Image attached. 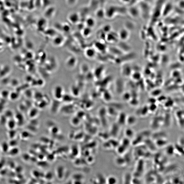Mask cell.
<instances>
[{"mask_svg": "<svg viewBox=\"0 0 184 184\" xmlns=\"http://www.w3.org/2000/svg\"><path fill=\"white\" fill-rule=\"evenodd\" d=\"M170 119V116L168 115L166 116V117L163 118V124L166 126H169L171 122Z\"/></svg>", "mask_w": 184, "mask_h": 184, "instance_id": "36", "label": "cell"}, {"mask_svg": "<svg viewBox=\"0 0 184 184\" xmlns=\"http://www.w3.org/2000/svg\"><path fill=\"white\" fill-rule=\"evenodd\" d=\"M144 163L143 160L140 159L136 167L134 173V177H139L141 176L144 171Z\"/></svg>", "mask_w": 184, "mask_h": 184, "instance_id": "1", "label": "cell"}, {"mask_svg": "<svg viewBox=\"0 0 184 184\" xmlns=\"http://www.w3.org/2000/svg\"><path fill=\"white\" fill-rule=\"evenodd\" d=\"M127 116L125 113L122 112L118 115L117 119V123L120 126H123L126 124Z\"/></svg>", "mask_w": 184, "mask_h": 184, "instance_id": "5", "label": "cell"}, {"mask_svg": "<svg viewBox=\"0 0 184 184\" xmlns=\"http://www.w3.org/2000/svg\"><path fill=\"white\" fill-rule=\"evenodd\" d=\"M15 172L17 173V174H21L23 171V168L21 166H15Z\"/></svg>", "mask_w": 184, "mask_h": 184, "instance_id": "40", "label": "cell"}, {"mask_svg": "<svg viewBox=\"0 0 184 184\" xmlns=\"http://www.w3.org/2000/svg\"><path fill=\"white\" fill-rule=\"evenodd\" d=\"M184 138L183 137H181L179 139L178 142V144L179 145H180L182 146H184Z\"/></svg>", "mask_w": 184, "mask_h": 184, "instance_id": "49", "label": "cell"}, {"mask_svg": "<svg viewBox=\"0 0 184 184\" xmlns=\"http://www.w3.org/2000/svg\"><path fill=\"white\" fill-rule=\"evenodd\" d=\"M127 149V148H126V147L122 145L121 144H120L116 148L117 152L118 153L119 155H120L124 154Z\"/></svg>", "mask_w": 184, "mask_h": 184, "instance_id": "22", "label": "cell"}, {"mask_svg": "<svg viewBox=\"0 0 184 184\" xmlns=\"http://www.w3.org/2000/svg\"><path fill=\"white\" fill-rule=\"evenodd\" d=\"M32 175L34 179H37L40 176L41 174L37 170H33L32 172Z\"/></svg>", "mask_w": 184, "mask_h": 184, "instance_id": "38", "label": "cell"}, {"mask_svg": "<svg viewBox=\"0 0 184 184\" xmlns=\"http://www.w3.org/2000/svg\"><path fill=\"white\" fill-rule=\"evenodd\" d=\"M115 163L118 166L121 167H124L127 164L125 159L123 157H118L116 158Z\"/></svg>", "mask_w": 184, "mask_h": 184, "instance_id": "18", "label": "cell"}, {"mask_svg": "<svg viewBox=\"0 0 184 184\" xmlns=\"http://www.w3.org/2000/svg\"><path fill=\"white\" fill-rule=\"evenodd\" d=\"M33 136V134L28 130H25L21 132L20 134V138L24 141H27L32 139Z\"/></svg>", "mask_w": 184, "mask_h": 184, "instance_id": "7", "label": "cell"}, {"mask_svg": "<svg viewBox=\"0 0 184 184\" xmlns=\"http://www.w3.org/2000/svg\"><path fill=\"white\" fill-rule=\"evenodd\" d=\"M145 1V2H148L150 0H144Z\"/></svg>", "mask_w": 184, "mask_h": 184, "instance_id": "52", "label": "cell"}, {"mask_svg": "<svg viewBox=\"0 0 184 184\" xmlns=\"http://www.w3.org/2000/svg\"><path fill=\"white\" fill-rule=\"evenodd\" d=\"M161 93V91L160 90H156L153 91L152 93V94L154 96H157L159 95Z\"/></svg>", "mask_w": 184, "mask_h": 184, "instance_id": "50", "label": "cell"}, {"mask_svg": "<svg viewBox=\"0 0 184 184\" xmlns=\"http://www.w3.org/2000/svg\"><path fill=\"white\" fill-rule=\"evenodd\" d=\"M107 40L111 42H114L117 40V37L115 36L114 34H108V36L107 37Z\"/></svg>", "mask_w": 184, "mask_h": 184, "instance_id": "33", "label": "cell"}, {"mask_svg": "<svg viewBox=\"0 0 184 184\" xmlns=\"http://www.w3.org/2000/svg\"><path fill=\"white\" fill-rule=\"evenodd\" d=\"M157 109V106L154 103H152L151 105L148 107L149 111L154 112Z\"/></svg>", "mask_w": 184, "mask_h": 184, "instance_id": "41", "label": "cell"}, {"mask_svg": "<svg viewBox=\"0 0 184 184\" xmlns=\"http://www.w3.org/2000/svg\"><path fill=\"white\" fill-rule=\"evenodd\" d=\"M117 179L114 176H110L106 179V183L109 184H115L117 182Z\"/></svg>", "mask_w": 184, "mask_h": 184, "instance_id": "28", "label": "cell"}, {"mask_svg": "<svg viewBox=\"0 0 184 184\" xmlns=\"http://www.w3.org/2000/svg\"><path fill=\"white\" fill-rule=\"evenodd\" d=\"M128 12L129 15L134 18L138 17L140 13V10L136 7H131L128 10Z\"/></svg>", "mask_w": 184, "mask_h": 184, "instance_id": "12", "label": "cell"}, {"mask_svg": "<svg viewBox=\"0 0 184 184\" xmlns=\"http://www.w3.org/2000/svg\"><path fill=\"white\" fill-rule=\"evenodd\" d=\"M8 166L9 168H10L11 169H14L16 165L14 162H8Z\"/></svg>", "mask_w": 184, "mask_h": 184, "instance_id": "46", "label": "cell"}, {"mask_svg": "<svg viewBox=\"0 0 184 184\" xmlns=\"http://www.w3.org/2000/svg\"><path fill=\"white\" fill-rule=\"evenodd\" d=\"M124 133L125 137L129 139L133 138L135 134L134 130L130 128H126L124 131Z\"/></svg>", "mask_w": 184, "mask_h": 184, "instance_id": "20", "label": "cell"}, {"mask_svg": "<svg viewBox=\"0 0 184 184\" xmlns=\"http://www.w3.org/2000/svg\"><path fill=\"white\" fill-rule=\"evenodd\" d=\"M166 134L164 132H160L155 133L153 135V138L154 140L160 138H166Z\"/></svg>", "mask_w": 184, "mask_h": 184, "instance_id": "31", "label": "cell"}, {"mask_svg": "<svg viewBox=\"0 0 184 184\" xmlns=\"http://www.w3.org/2000/svg\"><path fill=\"white\" fill-rule=\"evenodd\" d=\"M131 183L132 184H140L141 183V181L140 180L138 177H134L132 178Z\"/></svg>", "mask_w": 184, "mask_h": 184, "instance_id": "42", "label": "cell"}, {"mask_svg": "<svg viewBox=\"0 0 184 184\" xmlns=\"http://www.w3.org/2000/svg\"><path fill=\"white\" fill-rule=\"evenodd\" d=\"M154 140V143L157 147H163L168 144V141L166 138H160Z\"/></svg>", "mask_w": 184, "mask_h": 184, "instance_id": "3", "label": "cell"}, {"mask_svg": "<svg viewBox=\"0 0 184 184\" xmlns=\"http://www.w3.org/2000/svg\"><path fill=\"white\" fill-rule=\"evenodd\" d=\"M68 19L72 24H77L80 20L79 14L76 12L71 13L68 15Z\"/></svg>", "mask_w": 184, "mask_h": 184, "instance_id": "2", "label": "cell"}, {"mask_svg": "<svg viewBox=\"0 0 184 184\" xmlns=\"http://www.w3.org/2000/svg\"><path fill=\"white\" fill-rule=\"evenodd\" d=\"M0 117V124L2 125H6L7 122V119L5 116V118Z\"/></svg>", "mask_w": 184, "mask_h": 184, "instance_id": "43", "label": "cell"}, {"mask_svg": "<svg viewBox=\"0 0 184 184\" xmlns=\"http://www.w3.org/2000/svg\"><path fill=\"white\" fill-rule=\"evenodd\" d=\"M95 23L96 22L95 19L92 17H89L86 20L85 24L86 27L91 29L95 26Z\"/></svg>", "mask_w": 184, "mask_h": 184, "instance_id": "19", "label": "cell"}, {"mask_svg": "<svg viewBox=\"0 0 184 184\" xmlns=\"http://www.w3.org/2000/svg\"><path fill=\"white\" fill-rule=\"evenodd\" d=\"M31 156L30 154L25 153L23 154L22 156V159L24 161L28 162L30 160Z\"/></svg>", "mask_w": 184, "mask_h": 184, "instance_id": "37", "label": "cell"}, {"mask_svg": "<svg viewBox=\"0 0 184 184\" xmlns=\"http://www.w3.org/2000/svg\"><path fill=\"white\" fill-rule=\"evenodd\" d=\"M64 41V38L60 35H56L53 40L54 44L56 46L60 45Z\"/></svg>", "mask_w": 184, "mask_h": 184, "instance_id": "16", "label": "cell"}, {"mask_svg": "<svg viewBox=\"0 0 184 184\" xmlns=\"http://www.w3.org/2000/svg\"><path fill=\"white\" fill-rule=\"evenodd\" d=\"M10 148V147L8 142L4 141L1 143L0 145V149L1 151L4 153H7Z\"/></svg>", "mask_w": 184, "mask_h": 184, "instance_id": "17", "label": "cell"}, {"mask_svg": "<svg viewBox=\"0 0 184 184\" xmlns=\"http://www.w3.org/2000/svg\"><path fill=\"white\" fill-rule=\"evenodd\" d=\"M20 151V149L18 147H14L10 148L7 154L9 156L15 157L19 154Z\"/></svg>", "mask_w": 184, "mask_h": 184, "instance_id": "8", "label": "cell"}, {"mask_svg": "<svg viewBox=\"0 0 184 184\" xmlns=\"http://www.w3.org/2000/svg\"><path fill=\"white\" fill-rule=\"evenodd\" d=\"M137 121V118L135 116L133 115L127 116L126 124L128 126H132L136 124Z\"/></svg>", "mask_w": 184, "mask_h": 184, "instance_id": "13", "label": "cell"}, {"mask_svg": "<svg viewBox=\"0 0 184 184\" xmlns=\"http://www.w3.org/2000/svg\"><path fill=\"white\" fill-rule=\"evenodd\" d=\"M173 183L177 184V183H180V181L179 180V179L178 178H175L173 179Z\"/></svg>", "mask_w": 184, "mask_h": 184, "instance_id": "51", "label": "cell"}, {"mask_svg": "<svg viewBox=\"0 0 184 184\" xmlns=\"http://www.w3.org/2000/svg\"><path fill=\"white\" fill-rule=\"evenodd\" d=\"M132 176L129 173H127L124 175L123 178V183L131 184L132 179Z\"/></svg>", "mask_w": 184, "mask_h": 184, "instance_id": "23", "label": "cell"}, {"mask_svg": "<svg viewBox=\"0 0 184 184\" xmlns=\"http://www.w3.org/2000/svg\"><path fill=\"white\" fill-rule=\"evenodd\" d=\"M120 126L117 123L113 124L111 129L110 135L115 138L117 137L119 133Z\"/></svg>", "mask_w": 184, "mask_h": 184, "instance_id": "9", "label": "cell"}, {"mask_svg": "<svg viewBox=\"0 0 184 184\" xmlns=\"http://www.w3.org/2000/svg\"><path fill=\"white\" fill-rule=\"evenodd\" d=\"M7 134L10 139H15L17 136V132L15 129H8Z\"/></svg>", "mask_w": 184, "mask_h": 184, "instance_id": "25", "label": "cell"}, {"mask_svg": "<svg viewBox=\"0 0 184 184\" xmlns=\"http://www.w3.org/2000/svg\"><path fill=\"white\" fill-rule=\"evenodd\" d=\"M1 175H0V178H1Z\"/></svg>", "mask_w": 184, "mask_h": 184, "instance_id": "53", "label": "cell"}, {"mask_svg": "<svg viewBox=\"0 0 184 184\" xmlns=\"http://www.w3.org/2000/svg\"><path fill=\"white\" fill-rule=\"evenodd\" d=\"M6 125L8 129H15L17 124L15 119L12 118L8 120Z\"/></svg>", "mask_w": 184, "mask_h": 184, "instance_id": "11", "label": "cell"}, {"mask_svg": "<svg viewBox=\"0 0 184 184\" xmlns=\"http://www.w3.org/2000/svg\"><path fill=\"white\" fill-rule=\"evenodd\" d=\"M60 170H61V173H60V174H58V175H57V177H58V178H59V179H61V176H62V177H63V175L64 174V173H63V172H64V170H65V168H64V167H63V166H60ZM56 171H58V172H60V173H61V171H60V170H59V169L58 168H57V169H56Z\"/></svg>", "mask_w": 184, "mask_h": 184, "instance_id": "39", "label": "cell"}, {"mask_svg": "<svg viewBox=\"0 0 184 184\" xmlns=\"http://www.w3.org/2000/svg\"><path fill=\"white\" fill-rule=\"evenodd\" d=\"M172 5L171 4L168 3L166 4V5L165 6V8L164 9L163 11H162V14L164 16L167 15L168 13H170V12H171L172 10Z\"/></svg>", "mask_w": 184, "mask_h": 184, "instance_id": "26", "label": "cell"}, {"mask_svg": "<svg viewBox=\"0 0 184 184\" xmlns=\"http://www.w3.org/2000/svg\"><path fill=\"white\" fill-rule=\"evenodd\" d=\"M149 111L148 107H147V106H145L141 109V110H140V115L142 116H145L147 114Z\"/></svg>", "mask_w": 184, "mask_h": 184, "instance_id": "35", "label": "cell"}, {"mask_svg": "<svg viewBox=\"0 0 184 184\" xmlns=\"http://www.w3.org/2000/svg\"><path fill=\"white\" fill-rule=\"evenodd\" d=\"M129 36V31L126 28L122 29L119 33V37L123 41L126 40L128 39Z\"/></svg>", "mask_w": 184, "mask_h": 184, "instance_id": "4", "label": "cell"}, {"mask_svg": "<svg viewBox=\"0 0 184 184\" xmlns=\"http://www.w3.org/2000/svg\"><path fill=\"white\" fill-rule=\"evenodd\" d=\"M144 139V137L140 133L135 137L133 142H132V144H133V145L135 146L138 145L142 143V142H144L145 140Z\"/></svg>", "mask_w": 184, "mask_h": 184, "instance_id": "15", "label": "cell"}, {"mask_svg": "<svg viewBox=\"0 0 184 184\" xmlns=\"http://www.w3.org/2000/svg\"><path fill=\"white\" fill-rule=\"evenodd\" d=\"M166 150V153L169 156H172L175 153V148L172 145H167Z\"/></svg>", "mask_w": 184, "mask_h": 184, "instance_id": "21", "label": "cell"}, {"mask_svg": "<svg viewBox=\"0 0 184 184\" xmlns=\"http://www.w3.org/2000/svg\"><path fill=\"white\" fill-rule=\"evenodd\" d=\"M86 56L89 58H92L95 55V51L92 48H89L86 51Z\"/></svg>", "mask_w": 184, "mask_h": 184, "instance_id": "34", "label": "cell"}, {"mask_svg": "<svg viewBox=\"0 0 184 184\" xmlns=\"http://www.w3.org/2000/svg\"><path fill=\"white\" fill-rule=\"evenodd\" d=\"M133 78L135 80H139L141 77V75L139 73H135L133 75Z\"/></svg>", "mask_w": 184, "mask_h": 184, "instance_id": "48", "label": "cell"}, {"mask_svg": "<svg viewBox=\"0 0 184 184\" xmlns=\"http://www.w3.org/2000/svg\"><path fill=\"white\" fill-rule=\"evenodd\" d=\"M174 146L175 148V152L180 155H183L184 154V147L182 146L179 144H175Z\"/></svg>", "mask_w": 184, "mask_h": 184, "instance_id": "24", "label": "cell"}, {"mask_svg": "<svg viewBox=\"0 0 184 184\" xmlns=\"http://www.w3.org/2000/svg\"><path fill=\"white\" fill-rule=\"evenodd\" d=\"M163 118H155L151 122V127L153 129H157L159 128L161 124H163Z\"/></svg>", "mask_w": 184, "mask_h": 184, "instance_id": "6", "label": "cell"}, {"mask_svg": "<svg viewBox=\"0 0 184 184\" xmlns=\"http://www.w3.org/2000/svg\"><path fill=\"white\" fill-rule=\"evenodd\" d=\"M145 143L146 146L147 148L152 151H154L157 148L154 142H153L152 140L149 139H146L144 141Z\"/></svg>", "mask_w": 184, "mask_h": 184, "instance_id": "14", "label": "cell"}, {"mask_svg": "<svg viewBox=\"0 0 184 184\" xmlns=\"http://www.w3.org/2000/svg\"><path fill=\"white\" fill-rule=\"evenodd\" d=\"M109 113L110 115L112 116L115 115L117 113L116 111L113 108H110L109 110Z\"/></svg>", "mask_w": 184, "mask_h": 184, "instance_id": "44", "label": "cell"}, {"mask_svg": "<svg viewBox=\"0 0 184 184\" xmlns=\"http://www.w3.org/2000/svg\"><path fill=\"white\" fill-rule=\"evenodd\" d=\"M63 89L60 86L55 87L54 90V94L55 98L57 99H60L63 96Z\"/></svg>", "mask_w": 184, "mask_h": 184, "instance_id": "10", "label": "cell"}, {"mask_svg": "<svg viewBox=\"0 0 184 184\" xmlns=\"http://www.w3.org/2000/svg\"><path fill=\"white\" fill-rule=\"evenodd\" d=\"M145 154V153L142 149H138L134 151V155L137 158H141V157L144 156Z\"/></svg>", "mask_w": 184, "mask_h": 184, "instance_id": "27", "label": "cell"}, {"mask_svg": "<svg viewBox=\"0 0 184 184\" xmlns=\"http://www.w3.org/2000/svg\"><path fill=\"white\" fill-rule=\"evenodd\" d=\"M111 30V27L109 25H106L104 26L103 28L104 32H107V33H109L110 32V31Z\"/></svg>", "mask_w": 184, "mask_h": 184, "instance_id": "47", "label": "cell"}, {"mask_svg": "<svg viewBox=\"0 0 184 184\" xmlns=\"http://www.w3.org/2000/svg\"><path fill=\"white\" fill-rule=\"evenodd\" d=\"M10 148L17 147L18 144V141L16 139H10V141L8 142Z\"/></svg>", "mask_w": 184, "mask_h": 184, "instance_id": "30", "label": "cell"}, {"mask_svg": "<svg viewBox=\"0 0 184 184\" xmlns=\"http://www.w3.org/2000/svg\"><path fill=\"white\" fill-rule=\"evenodd\" d=\"M91 29H92L91 28L86 26V27L84 28L83 30V35L86 37L89 36L91 35V32H92Z\"/></svg>", "mask_w": 184, "mask_h": 184, "instance_id": "29", "label": "cell"}, {"mask_svg": "<svg viewBox=\"0 0 184 184\" xmlns=\"http://www.w3.org/2000/svg\"><path fill=\"white\" fill-rule=\"evenodd\" d=\"M130 144H131V142H130L129 139L125 137V138H124V139H123L122 140L121 143L120 144L126 147L127 148L129 146Z\"/></svg>", "mask_w": 184, "mask_h": 184, "instance_id": "32", "label": "cell"}, {"mask_svg": "<svg viewBox=\"0 0 184 184\" xmlns=\"http://www.w3.org/2000/svg\"><path fill=\"white\" fill-rule=\"evenodd\" d=\"M6 162L5 159H0V170L5 168L6 165Z\"/></svg>", "mask_w": 184, "mask_h": 184, "instance_id": "45", "label": "cell"}]
</instances>
